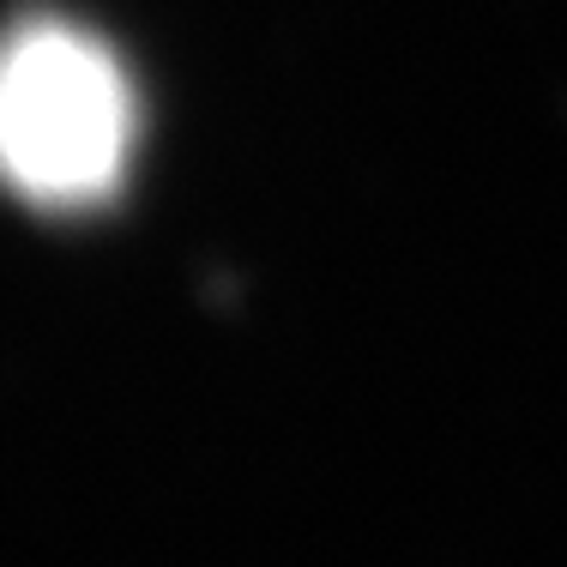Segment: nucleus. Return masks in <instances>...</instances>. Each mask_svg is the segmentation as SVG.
I'll return each instance as SVG.
<instances>
[{"label":"nucleus","mask_w":567,"mask_h":567,"mask_svg":"<svg viewBox=\"0 0 567 567\" xmlns=\"http://www.w3.org/2000/svg\"><path fill=\"white\" fill-rule=\"evenodd\" d=\"M140 103L121 61L73 24L0 37V182L31 206H97L121 187Z\"/></svg>","instance_id":"nucleus-1"}]
</instances>
